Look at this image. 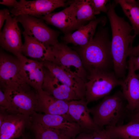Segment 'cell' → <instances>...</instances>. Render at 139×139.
Returning <instances> with one entry per match:
<instances>
[{
    "mask_svg": "<svg viewBox=\"0 0 139 139\" xmlns=\"http://www.w3.org/2000/svg\"><path fill=\"white\" fill-rule=\"evenodd\" d=\"M128 3L131 5L136 6L139 7V3L138 1L135 0H125Z\"/></svg>",
    "mask_w": 139,
    "mask_h": 139,
    "instance_id": "e575fe53",
    "label": "cell"
},
{
    "mask_svg": "<svg viewBox=\"0 0 139 139\" xmlns=\"http://www.w3.org/2000/svg\"><path fill=\"white\" fill-rule=\"evenodd\" d=\"M106 22V18L101 17L89 22L73 33L64 35L62 39L66 44L71 43L75 46L84 47L92 41L98 25H104Z\"/></svg>",
    "mask_w": 139,
    "mask_h": 139,
    "instance_id": "d6986e66",
    "label": "cell"
},
{
    "mask_svg": "<svg viewBox=\"0 0 139 139\" xmlns=\"http://www.w3.org/2000/svg\"><path fill=\"white\" fill-rule=\"evenodd\" d=\"M92 135V139H112L109 132L104 128L93 131Z\"/></svg>",
    "mask_w": 139,
    "mask_h": 139,
    "instance_id": "4316f807",
    "label": "cell"
},
{
    "mask_svg": "<svg viewBox=\"0 0 139 139\" xmlns=\"http://www.w3.org/2000/svg\"></svg>",
    "mask_w": 139,
    "mask_h": 139,
    "instance_id": "ab89813d",
    "label": "cell"
},
{
    "mask_svg": "<svg viewBox=\"0 0 139 139\" xmlns=\"http://www.w3.org/2000/svg\"><path fill=\"white\" fill-rule=\"evenodd\" d=\"M15 17L10 13L0 34V45L4 49L18 57L22 55V44L20 30Z\"/></svg>",
    "mask_w": 139,
    "mask_h": 139,
    "instance_id": "30bf717a",
    "label": "cell"
},
{
    "mask_svg": "<svg viewBox=\"0 0 139 139\" xmlns=\"http://www.w3.org/2000/svg\"><path fill=\"white\" fill-rule=\"evenodd\" d=\"M19 139H30V138L27 136L23 135L22 136V137Z\"/></svg>",
    "mask_w": 139,
    "mask_h": 139,
    "instance_id": "d590c367",
    "label": "cell"
},
{
    "mask_svg": "<svg viewBox=\"0 0 139 139\" xmlns=\"http://www.w3.org/2000/svg\"><path fill=\"white\" fill-rule=\"evenodd\" d=\"M18 58L25 82L37 91L41 89L45 76L44 66L42 62L28 59L23 54Z\"/></svg>",
    "mask_w": 139,
    "mask_h": 139,
    "instance_id": "4fadbf2b",
    "label": "cell"
},
{
    "mask_svg": "<svg viewBox=\"0 0 139 139\" xmlns=\"http://www.w3.org/2000/svg\"><path fill=\"white\" fill-rule=\"evenodd\" d=\"M25 82L21 73L20 63L19 59L1 50L0 88Z\"/></svg>",
    "mask_w": 139,
    "mask_h": 139,
    "instance_id": "8fae6325",
    "label": "cell"
},
{
    "mask_svg": "<svg viewBox=\"0 0 139 139\" xmlns=\"http://www.w3.org/2000/svg\"><path fill=\"white\" fill-rule=\"evenodd\" d=\"M112 139H139V122L130 121L127 124L105 128Z\"/></svg>",
    "mask_w": 139,
    "mask_h": 139,
    "instance_id": "7402d4cb",
    "label": "cell"
},
{
    "mask_svg": "<svg viewBox=\"0 0 139 139\" xmlns=\"http://www.w3.org/2000/svg\"><path fill=\"white\" fill-rule=\"evenodd\" d=\"M38 92V105L37 112L40 111L45 114L61 115L72 121L68 114L69 101L57 99L42 89Z\"/></svg>",
    "mask_w": 139,
    "mask_h": 139,
    "instance_id": "ffe728a7",
    "label": "cell"
},
{
    "mask_svg": "<svg viewBox=\"0 0 139 139\" xmlns=\"http://www.w3.org/2000/svg\"><path fill=\"white\" fill-rule=\"evenodd\" d=\"M139 55V44L135 47H132L130 49L129 56L136 57Z\"/></svg>",
    "mask_w": 139,
    "mask_h": 139,
    "instance_id": "1f68e13d",
    "label": "cell"
},
{
    "mask_svg": "<svg viewBox=\"0 0 139 139\" xmlns=\"http://www.w3.org/2000/svg\"><path fill=\"white\" fill-rule=\"evenodd\" d=\"M41 18L46 24L57 27L64 35L71 33L73 31L84 25L79 24L76 21L72 6L70 4L69 7L61 11L51 13L42 16Z\"/></svg>",
    "mask_w": 139,
    "mask_h": 139,
    "instance_id": "9a60e30c",
    "label": "cell"
},
{
    "mask_svg": "<svg viewBox=\"0 0 139 139\" xmlns=\"http://www.w3.org/2000/svg\"><path fill=\"white\" fill-rule=\"evenodd\" d=\"M130 121L139 122V111L129 115Z\"/></svg>",
    "mask_w": 139,
    "mask_h": 139,
    "instance_id": "836d02e7",
    "label": "cell"
},
{
    "mask_svg": "<svg viewBox=\"0 0 139 139\" xmlns=\"http://www.w3.org/2000/svg\"><path fill=\"white\" fill-rule=\"evenodd\" d=\"M18 3V2L15 0H2L0 1V4L12 8L15 7Z\"/></svg>",
    "mask_w": 139,
    "mask_h": 139,
    "instance_id": "4dcf8cb0",
    "label": "cell"
},
{
    "mask_svg": "<svg viewBox=\"0 0 139 139\" xmlns=\"http://www.w3.org/2000/svg\"><path fill=\"white\" fill-rule=\"evenodd\" d=\"M24 41L22 49L25 56L37 59L41 61L55 62L51 46L40 42L22 32Z\"/></svg>",
    "mask_w": 139,
    "mask_h": 139,
    "instance_id": "44dd1931",
    "label": "cell"
},
{
    "mask_svg": "<svg viewBox=\"0 0 139 139\" xmlns=\"http://www.w3.org/2000/svg\"><path fill=\"white\" fill-rule=\"evenodd\" d=\"M44 66L64 84L71 88L80 99H85V82L79 77L53 62L41 61Z\"/></svg>",
    "mask_w": 139,
    "mask_h": 139,
    "instance_id": "2e32d148",
    "label": "cell"
},
{
    "mask_svg": "<svg viewBox=\"0 0 139 139\" xmlns=\"http://www.w3.org/2000/svg\"><path fill=\"white\" fill-rule=\"evenodd\" d=\"M73 8L77 22L83 25L96 19L90 0H76L70 3Z\"/></svg>",
    "mask_w": 139,
    "mask_h": 139,
    "instance_id": "603a6c76",
    "label": "cell"
},
{
    "mask_svg": "<svg viewBox=\"0 0 139 139\" xmlns=\"http://www.w3.org/2000/svg\"><path fill=\"white\" fill-rule=\"evenodd\" d=\"M15 17L22 25L24 29L22 32L27 35L47 45L53 46L59 42L60 32L50 28L41 18L25 14Z\"/></svg>",
    "mask_w": 139,
    "mask_h": 139,
    "instance_id": "8992f818",
    "label": "cell"
},
{
    "mask_svg": "<svg viewBox=\"0 0 139 139\" xmlns=\"http://www.w3.org/2000/svg\"><path fill=\"white\" fill-rule=\"evenodd\" d=\"M129 57L132 59L135 71L139 70V55L136 57Z\"/></svg>",
    "mask_w": 139,
    "mask_h": 139,
    "instance_id": "d6a6232c",
    "label": "cell"
},
{
    "mask_svg": "<svg viewBox=\"0 0 139 139\" xmlns=\"http://www.w3.org/2000/svg\"><path fill=\"white\" fill-rule=\"evenodd\" d=\"M29 127L32 131L35 139H68L54 130L39 124L31 122Z\"/></svg>",
    "mask_w": 139,
    "mask_h": 139,
    "instance_id": "d4e9b609",
    "label": "cell"
},
{
    "mask_svg": "<svg viewBox=\"0 0 139 139\" xmlns=\"http://www.w3.org/2000/svg\"><path fill=\"white\" fill-rule=\"evenodd\" d=\"M128 63V74L122 80L120 85L123 94L127 102V109L133 112L139 105V79L135 73L132 61L130 57Z\"/></svg>",
    "mask_w": 139,
    "mask_h": 139,
    "instance_id": "5bb4252c",
    "label": "cell"
},
{
    "mask_svg": "<svg viewBox=\"0 0 139 139\" xmlns=\"http://www.w3.org/2000/svg\"><path fill=\"white\" fill-rule=\"evenodd\" d=\"M137 1L138 2V3H139V0L138 1Z\"/></svg>",
    "mask_w": 139,
    "mask_h": 139,
    "instance_id": "f35d334b",
    "label": "cell"
},
{
    "mask_svg": "<svg viewBox=\"0 0 139 139\" xmlns=\"http://www.w3.org/2000/svg\"><path fill=\"white\" fill-rule=\"evenodd\" d=\"M4 121L0 126V139H14L22 136L31 122L30 116L4 111Z\"/></svg>",
    "mask_w": 139,
    "mask_h": 139,
    "instance_id": "7c38bea8",
    "label": "cell"
},
{
    "mask_svg": "<svg viewBox=\"0 0 139 139\" xmlns=\"http://www.w3.org/2000/svg\"><path fill=\"white\" fill-rule=\"evenodd\" d=\"M92 132H82L73 139H92Z\"/></svg>",
    "mask_w": 139,
    "mask_h": 139,
    "instance_id": "f546056e",
    "label": "cell"
},
{
    "mask_svg": "<svg viewBox=\"0 0 139 139\" xmlns=\"http://www.w3.org/2000/svg\"><path fill=\"white\" fill-rule=\"evenodd\" d=\"M51 47L55 58L54 63L80 77L86 83L88 73L77 52L65 43L58 42Z\"/></svg>",
    "mask_w": 139,
    "mask_h": 139,
    "instance_id": "52a82bcc",
    "label": "cell"
},
{
    "mask_svg": "<svg viewBox=\"0 0 139 139\" xmlns=\"http://www.w3.org/2000/svg\"><path fill=\"white\" fill-rule=\"evenodd\" d=\"M137 75V76H138V78L139 79V74H138Z\"/></svg>",
    "mask_w": 139,
    "mask_h": 139,
    "instance_id": "74e56055",
    "label": "cell"
},
{
    "mask_svg": "<svg viewBox=\"0 0 139 139\" xmlns=\"http://www.w3.org/2000/svg\"><path fill=\"white\" fill-rule=\"evenodd\" d=\"M122 80L114 72L95 71L88 73L85 83V99L88 104L108 95L116 86L120 85Z\"/></svg>",
    "mask_w": 139,
    "mask_h": 139,
    "instance_id": "5b68a950",
    "label": "cell"
},
{
    "mask_svg": "<svg viewBox=\"0 0 139 139\" xmlns=\"http://www.w3.org/2000/svg\"><path fill=\"white\" fill-rule=\"evenodd\" d=\"M30 118L32 123L53 129L68 139H73L83 132L77 123L70 121L61 115L35 112L31 115Z\"/></svg>",
    "mask_w": 139,
    "mask_h": 139,
    "instance_id": "ba28073f",
    "label": "cell"
},
{
    "mask_svg": "<svg viewBox=\"0 0 139 139\" xmlns=\"http://www.w3.org/2000/svg\"><path fill=\"white\" fill-rule=\"evenodd\" d=\"M44 71L41 87L44 91L58 99L68 101L80 99L71 88L64 84L45 67Z\"/></svg>",
    "mask_w": 139,
    "mask_h": 139,
    "instance_id": "ac0fdd59",
    "label": "cell"
},
{
    "mask_svg": "<svg viewBox=\"0 0 139 139\" xmlns=\"http://www.w3.org/2000/svg\"><path fill=\"white\" fill-rule=\"evenodd\" d=\"M10 10L4 8L0 10V30L3 26L5 20H6L8 14L10 13Z\"/></svg>",
    "mask_w": 139,
    "mask_h": 139,
    "instance_id": "f1b7e54d",
    "label": "cell"
},
{
    "mask_svg": "<svg viewBox=\"0 0 139 139\" xmlns=\"http://www.w3.org/2000/svg\"><path fill=\"white\" fill-rule=\"evenodd\" d=\"M0 111H6L9 113L11 108V105L4 92L2 89H0Z\"/></svg>",
    "mask_w": 139,
    "mask_h": 139,
    "instance_id": "83f0119b",
    "label": "cell"
},
{
    "mask_svg": "<svg viewBox=\"0 0 139 139\" xmlns=\"http://www.w3.org/2000/svg\"><path fill=\"white\" fill-rule=\"evenodd\" d=\"M94 14H98L101 12L107 13L108 8L106 4L107 0H90Z\"/></svg>",
    "mask_w": 139,
    "mask_h": 139,
    "instance_id": "484cf974",
    "label": "cell"
},
{
    "mask_svg": "<svg viewBox=\"0 0 139 139\" xmlns=\"http://www.w3.org/2000/svg\"><path fill=\"white\" fill-rule=\"evenodd\" d=\"M135 111V112H136L139 111V105L138 107V108H137V109Z\"/></svg>",
    "mask_w": 139,
    "mask_h": 139,
    "instance_id": "8d00e7d4",
    "label": "cell"
},
{
    "mask_svg": "<svg viewBox=\"0 0 139 139\" xmlns=\"http://www.w3.org/2000/svg\"><path fill=\"white\" fill-rule=\"evenodd\" d=\"M63 0H20L15 7L10 10L11 16L16 17L25 14L38 18L51 13L56 8L65 6Z\"/></svg>",
    "mask_w": 139,
    "mask_h": 139,
    "instance_id": "9c48e42d",
    "label": "cell"
},
{
    "mask_svg": "<svg viewBox=\"0 0 139 139\" xmlns=\"http://www.w3.org/2000/svg\"><path fill=\"white\" fill-rule=\"evenodd\" d=\"M11 105L8 113L19 114L30 116L37 112L38 93L25 82L0 88Z\"/></svg>",
    "mask_w": 139,
    "mask_h": 139,
    "instance_id": "277c9868",
    "label": "cell"
},
{
    "mask_svg": "<svg viewBox=\"0 0 139 139\" xmlns=\"http://www.w3.org/2000/svg\"><path fill=\"white\" fill-rule=\"evenodd\" d=\"M87 104L84 99L69 101L68 112L72 121L77 123L83 132H91L100 128L91 117Z\"/></svg>",
    "mask_w": 139,
    "mask_h": 139,
    "instance_id": "e0dca14e",
    "label": "cell"
},
{
    "mask_svg": "<svg viewBox=\"0 0 139 139\" xmlns=\"http://www.w3.org/2000/svg\"><path fill=\"white\" fill-rule=\"evenodd\" d=\"M108 32L106 29L100 28L88 45L75 49L87 72L109 71L112 65L113 66L111 41Z\"/></svg>",
    "mask_w": 139,
    "mask_h": 139,
    "instance_id": "7a4b0ae2",
    "label": "cell"
},
{
    "mask_svg": "<svg viewBox=\"0 0 139 139\" xmlns=\"http://www.w3.org/2000/svg\"><path fill=\"white\" fill-rule=\"evenodd\" d=\"M121 6L125 15L129 19L134 35L139 34V7L127 3L125 0L115 1Z\"/></svg>",
    "mask_w": 139,
    "mask_h": 139,
    "instance_id": "cb8c5ba5",
    "label": "cell"
},
{
    "mask_svg": "<svg viewBox=\"0 0 139 139\" xmlns=\"http://www.w3.org/2000/svg\"><path fill=\"white\" fill-rule=\"evenodd\" d=\"M126 100L122 92L118 91L105 97L97 105L89 109L95 125L100 128L104 126L114 127L123 124L128 110Z\"/></svg>",
    "mask_w": 139,
    "mask_h": 139,
    "instance_id": "3957f363",
    "label": "cell"
},
{
    "mask_svg": "<svg viewBox=\"0 0 139 139\" xmlns=\"http://www.w3.org/2000/svg\"><path fill=\"white\" fill-rule=\"evenodd\" d=\"M116 4L113 3L107 5V14L112 33L111 50L114 73L118 78L124 79L127 68V58L136 35H131L133 30L132 26L116 13L115 7Z\"/></svg>",
    "mask_w": 139,
    "mask_h": 139,
    "instance_id": "6da1fadb",
    "label": "cell"
}]
</instances>
